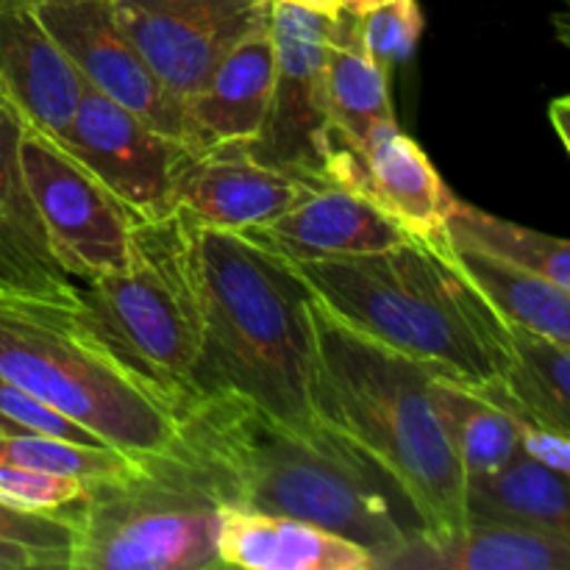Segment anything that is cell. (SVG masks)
I'll list each match as a JSON object with an SVG mask.
<instances>
[{"label": "cell", "instance_id": "1", "mask_svg": "<svg viewBox=\"0 0 570 570\" xmlns=\"http://www.w3.org/2000/svg\"><path fill=\"white\" fill-rule=\"evenodd\" d=\"M176 440L204 462L223 510L315 523L362 546L376 570L429 529L404 484L323 421L293 426L239 395H198Z\"/></svg>", "mask_w": 570, "mask_h": 570}, {"label": "cell", "instance_id": "2", "mask_svg": "<svg viewBox=\"0 0 570 570\" xmlns=\"http://www.w3.org/2000/svg\"><path fill=\"white\" fill-rule=\"evenodd\" d=\"M193 226L204 345L189 371L187 401L232 393L293 426L315 423L306 312L315 293L287 259L245 234Z\"/></svg>", "mask_w": 570, "mask_h": 570}, {"label": "cell", "instance_id": "3", "mask_svg": "<svg viewBox=\"0 0 570 570\" xmlns=\"http://www.w3.org/2000/svg\"><path fill=\"white\" fill-rule=\"evenodd\" d=\"M293 267L332 315L443 376L482 384L510 367V326L456 265L445 232Z\"/></svg>", "mask_w": 570, "mask_h": 570}, {"label": "cell", "instance_id": "4", "mask_svg": "<svg viewBox=\"0 0 570 570\" xmlns=\"http://www.w3.org/2000/svg\"><path fill=\"white\" fill-rule=\"evenodd\" d=\"M312 326V410L376 456L412 495L429 532L465 523V473L432 401V365L356 332L317 298Z\"/></svg>", "mask_w": 570, "mask_h": 570}, {"label": "cell", "instance_id": "5", "mask_svg": "<svg viewBox=\"0 0 570 570\" xmlns=\"http://www.w3.org/2000/svg\"><path fill=\"white\" fill-rule=\"evenodd\" d=\"M0 376L131 456L170 449L178 404L139 371L83 306L78 287L0 284Z\"/></svg>", "mask_w": 570, "mask_h": 570}, {"label": "cell", "instance_id": "6", "mask_svg": "<svg viewBox=\"0 0 570 570\" xmlns=\"http://www.w3.org/2000/svg\"><path fill=\"white\" fill-rule=\"evenodd\" d=\"M220 515L204 462L173 440L120 476L87 484L67 512L76 527L70 570L220 568Z\"/></svg>", "mask_w": 570, "mask_h": 570}, {"label": "cell", "instance_id": "7", "mask_svg": "<svg viewBox=\"0 0 570 570\" xmlns=\"http://www.w3.org/2000/svg\"><path fill=\"white\" fill-rule=\"evenodd\" d=\"M83 306L111 343L187 404V382L204 345L195 226L184 212L137 220L128 234L122 265L78 287Z\"/></svg>", "mask_w": 570, "mask_h": 570}, {"label": "cell", "instance_id": "8", "mask_svg": "<svg viewBox=\"0 0 570 570\" xmlns=\"http://www.w3.org/2000/svg\"><path fill=\"white\" fill-rule=\"evenodd\" d=\"M22 173L45 239L67 278H89L122 265L137 217L61 142L22 126Z\"/></svg>", "mask_w": 570, "mask_h": 570}, {"label": "cell", "instance_id": "9", "mask_svg": "<svg viewBox=\"0 0 570 570\" xmlns=\"http://www.w3.org/2000/svg\"><path fill=\"white\" fill-rule=\"evenodd\" d=\"M328 28V14H317L289 0H271V37L276 56L273 92L262 134L248 142L267 165L326 176L332 139L323 81Z\"/></svg>", "mask_w": 570, "mask_h": 570}, {"label": "cell", "instance_id": "10", "mask_svg": "<svg viewBox=\"0 0 570 570\" xmlns=\"http://www.w3.org/2000/svg\"><path fill=\"white\" fill-rule=\"evenodd\" d=\"M120 31L131 39L161 87L189 98L223 56L271 26V0H109Z\"/></svg>", "mask_w": 570, "mask_h": 570}, {"label": "cell", "instance_id": "11", "mask_svg": "<svg viewBox=\"0 0 570 570\" xmlns=\"http://www.w3.org/2000/svg\"><path fill=\"white\" fill-rule=\"evenodd\" d=\"M137 220H159L173 209V173L184 148L120 104L83 83L70 128L61 139Z\"/></svg>", "mask_w": 570, "mask_h": 570}, {"label": "cell", "instance_id": "12", "mask_svg": "<svg viewBox=\"0 0 570 570\" xmlns=\"http://www.w3.org/2000/svg\"><path fill=\"white\" fill-rule=\"evenodd\" d=\"M332 181L262 161L248 142L184 148L173 173V209L220 232H248L282 217L304 195Z\"/></svg>", "mask_w": 570, "mask_h": 570}, {"label": "cell", "instance_id": "13", "mask_svg": "<svg viewBox=\"0 0 570 570\" xmlns=\"http://www.w3.org/2000/svg\"><path fill=\"white\" fill-rule=\"evenodd\" d=\"M33 14L81 72L83 83L120 104L156 131L187 145L181 100L161 87L148 61L120 31L109 0L48 3L37 6Z\"/></svg>", "mask_w": 570, "mask_h": 570}, {"label": "cell", "instance_id": "14", "mask_svg": "<svg viewBox=\"0 0 570 570\" xmlns=\"http://www.w3.org/2000/svg\"><path fill=\"white\" fill-rule=\"evenodd\" d=\"M326 176L371 200L412 237L443 232L445 206L454 193L421 145L406 137L395 120L362 142L343 139L332 128Z\"/></svg>", "mask_w": 570, "mask_h": 570}, {"label": "cell", "instance_id": "15", "mask_svg": "<svg viewBox=\"0 0 570 570\" xmlns=\"http://www.w3.org/2000/svg\"><path fill=\"white\" fill-rule=\"evenodd\" d=\"M239 234L289 265L376 254L410 237L371 200L334 181L312 189L276 220Z\"/></svg>", "mask_w": 570, "mask_h": 570}, {"label": "cell", "instance_id": "16", "mask_svg": "<svg viewBox=\"0 0 570 570\" xmlns=\"http://www.w3.org/2000/svg\"><path fill=\"white\" fill-rule=\"evenodd\" d=\"M83 92L81 72L31 9L0 6V98L22 126L61 142Z\"/></svg>", "mask_w": 570, "mask_h": 570}, {"label": "cell", "instance_id": "17", "mask_svg": "<svg viewBox=\"0 0 570 570\" xmlns=\"http://www.w3.org/2000/svg\"><path fill=\"white\" fill-rule=\"evenodd\" d=\"M273 37L271 26L245 37L228 50L206 81L184 100L187 148H209L220 142H254L265 126L273 92Z\"/></svg>", "mask_w": 570, "mask_h": 570}, {"label": "cell", "instance_id": "18", "mask_svg": "<svg viewBox=\"0 0 570 570\" xmlns=\"http://www.w3.org/2000/svg\"><path fill=\"white\" fill-rule=\"evenodd\" d=\"M570 540L465 518L443 532H421L379 570H568Z\"/></svg>", "mask_w": 570, "mask_h": 570}, {"label": "cell", "instance_id": "19", "mask_svg": "<svg viewBox=\"0 0 570 570\" xmlns=\"http://www.w3.org/2000/svg\"><path fill=\"white\" fill-rule=\"evenodd\" d=\"M220 562L248 570H376L362 546L298 518L223 510Z\"/></svg>", "mask_w": 570, "mask_h": 570}, {"label": "cell", "instance_id": "20", "mask_svg": "<svg viewBox=\"0 0 570 570\" xmlns=\"http://www.w3.org/2000/svg\"><path fill=\"white\" fill-rule=\"evenodd\" d=\"M22 120L0 98V284L31 293H53L67 287V276L56 265L45 239L26 173H22Z\"/></svg>", "mask_w": 570, "mask_h": 570}, {"label": "cell", "instance_id": "21", "mask_svg": "<svg viewBox=\"0 0 570 570\" xmlns=\"http://www.w3.org/2000/svg\"><path fill=\"white\" fill-rule=\"evenodd\" d=\"M465 518L570 540L568 476L518 451L499 471L465 482Z\"/></svg>", "mask_w": 570, "mask_h": 570}, {"label": "cell", "instance_id": "22", "mask_svg": "<svg viewBox=\"0 0 570 570\" xmlns=\"http://www.w3.org/2000/svg\"><path fill=\"white\" fill-rule=\"evenodd\" d=\"M323 81L328 122L343 139L362 142L376 128L395 120L387 92V70L362 45L356 11L343 9L332 17Z\"/></svg>", "mask_w": 570, "mask_h": 570}, {"label": "cell", "instance_id": "23", "mask_svg": "<svg viewBox=\"0 0 570 570\" xmlns=\"http://www.w3.org/2000/svg\"><path fill=\"white\" fill-rule=\"evenodd\" d=\"M449 243L451 256L504 323L570 345V289L504 259Z\"/></svg>", "mask_w": 570, "mask_h": 570}, {"label": "cell", "instance_id": "24", "mask_svg": "<svg viewBox=\"0 0 570 570\" xmlns=\"http://www.w3.org/2000/svg\"><path fill=\"white\" fill-rule=\"evenodd\" d=\"M432 401L465 482L499 471L518 454V432L512 421L499 406L484 401L473 384L438 373L432 382Z\"/></svg>", "mask_w": 570, "mask_h": 570}, {"label": "cell", "instance_id": "25", "mask_svg": "<svg viewBox=\"0 0 570 570\" xmlns=\"http://www.w3.org/2000/svg\"><path fill=\"white\" fill-rule=\"evenodd\" d=\"M443 232L451 243L484 250L510 265L527 267L538 276L549 278L557 287L570 289V245L568 239L532 232L527 226L495 217L490 212L465 204L451 195L445 206Z\"/></svg>", "mask_w": 570, "mask_h": 570}, {"label": "cell", "instance_id": "26", "mask_svg": "<svg viewBox=\"0 0 570 570\" xmlns=\"http://www.w3.org/2000/svg\"><path fill=\"white\" fill-rule=\"evenodd\" d=\"M501 379L534 417L570 432L568 343H557L543 334L510 326V367Z\"/></svg>", "mask_w": 570, "mask_h": 570}, {"label": "cell", "instance_id": "27", "mask_svg": "<svg viewBox=\"0 0 570 570\" xmlns=\"http://www.w3.org/2000/svg\"><path fill=\"white\" fill-rule=\"evenodd\" d=\"M0 462L56 473V476H72L89 484L120 476L134 468L137 456L122 454L109 445H81L45 434H17V438H0Z\"/></svg>", "mask_w": 570, "mask_h": 570}, {"label": "cell", "instance_id": "28", "mask_svg": "<svg viewBox=\"0 0 570 570\" xmlns=\"http://www.w3.org/2000/svg\"><path fill=\"white\" fill-rule=\"evenodd\" d=\"M356 31L367 53L390 70L410 59L423 33V14L417 0H384L365 11H356Z\"/></svg>", "mask_w": 570, "mask_h": 570}, {"label": "cell", "instance_id": "29", "mask_svg": "<svg viewBox=\"0 0 570 570\" xmlns=\"http://www.w3.org/2000/svg\"><path fill=\"white\" fill-rule=\"evenodd\" d=\"M87 493V484L72 476L31 471L22 465L0 462V504L39 515H59L70 512Z\"/></svg>", "mask_w": 570, "mask_h": 570}, {"label": "cell", "instance_id": "30", "mask_svg": "<svg viewBox=\"0 0 570 570\" xmlns=\"http://www.w3.org/2000/svg\"><path fill=\"white\" fill-rule=\"evenodd\" d=\"M0 540L39 551L50 557L56 568H70L76 527L67 515H39L0 504Z\"/></svg>", "mask_w": 570, "mask_h": 570}, {"label": "cell", "instance_id": "31", "mask_svg": "<svg viewBox=\"0 0 570 570\" xmlns=\"http://www.w3.org/2000/svg\"><path fill=\"white\" fill-rule=\"evenodd\" d=\"M0 415H6L9 421L20 423V426L28 429L31 434L70 440V443H81V445H106V443H100L92 432H87L83 426H78L76 421H70L67 415L56 412L53 406H48L45 401H39L37 395H31L28 390H22L20 384L9 382L6 376H0Z\"/></svg>", "mask_w": 570, "mask_h": 570}, {"label": "cell", "instance_id": "32", "mask_svg": "<svg viewBox=\"0 0 570 570\" xmlns=\"http://www.w3.org/2000/svg\"><path fill=\"white\" fill-rule=\"evenodd\" d=\"M37 568H56L53 560L39 551L26 549V546L6 543L0 540V570H37Z\"/></svg>", "mask_w": 570, "mask_h": 570}, {"label": "cell", "instance_id": "33", "mask_svg": "<svg viewBox=\"0 0 570 570\" xmlns=\"http://www.w3.org/2000/svg\"><path fill=\"white\" fill-rule=\"evenodd\" d=\"M289 3H298L304 6V9L309 11H317V14H340V11L345 9V0H289Z\"/></svg>", "mask_w": 570, "mask_h": 570}, {"label": "cell", "instance_id": "34", "mask_svg": "<svg viewBox=\"0 0 570 570\" xmlns=\"http://www.w3.org/2000/svg\"><path fill=\"white\" fill-rule=\"evenodd\" d=\"M549 115H551V120H554L557 131H560V139L568 145V134H566V126H568V100L566 98L554 100V104H551V109H549Z\"/></svg>", "mask_w": 570, "mask_h": 570}, {"label": "cell", "instance_id": "35", "mask_svg": "<svg viewBox=\"0 0 570 570\" xmlns=\"http://www.w3.org/2000/svg\"><path fill=\"white\" fill-rule=\"evenodd\" d=\"M48 3H70V0H0V6H14V9H37Z\"/></svg>", "mask_w": 570, "mask_h": 570}, {"label": "cell", "instance_id": "36", "mask_svg": "<svg viewBox=\"0 0 570 570\" xmlns=\"http://www.w3.org/2000/svg\"><path fill=\"white\" fill-rule=\"evenodd\" d=\"M376 3H384V0H345V9L348 11H365L371 9V6Z\"/></svg>", "mask_w": 570, "mask_h": 570}]
</instances>
